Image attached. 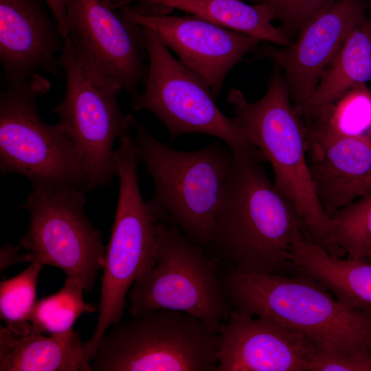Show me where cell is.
I'll return each instance as SVG.
<instances>
[{
    "mask_svg": "<svg viewBox=\"0 0 371 371\" xmlns=\"http://www.w3.org/2000/svg\"><path fill=\"white\" fill-rule=\"evenodd\" d=\"M233 161L214 216L209 248L232 269L280 274L304 231L291 201L276 187L258 149L232 150Z\"/></svg>",
    "mask_w": 371,
    "mask_h": 371,
    "instance_id": "cell-1",
    "label": "cell"
},
{
    "mask_svg": "<svg viewBox=\"0 0 371 371\" xmlns=\"http://www.w3.org/2000/svg\"><path fill=\"white\" fill-rule=\"evenodd\" d=\"M233 309L302 334L321 353H371V311L333 297L310 276L231 269L221 282Z\"/></svg>",
    "mask_w": 371,
    "mask_h": 371,
    "instance_id": "cell-2",
    "label": "cell"
},
{
    "mask_svg": "<svg viewBox=\"0 0 371 371\" xmlns=\"http://www.w3.org/2000/svg\"><path fill=\"white\" fill-rule=\"evenodd\" d=\"M227 100L233 121L271 164L273 183L294 205L306 235L326 249L333 219L316 195L308 164L306 124L291 105L284 76L276 70L256 102H249L236 88L229 91Z\"/></svg>",
    "mask_w": 371,
    "mask_h": 371,
    "instance_id": "cell-3",
    "label": "cell"
},
{
    "mask_svg": "<svg viewBox=\"0 0 371 371\" xmlns=\"http://www.w3.org/2000/svg\"><path fill=\"white\" fill-rule=\"evenodd\" d=\"M133 139L139 161L154 185L146 202L158 221L178 227L192 242L209 248L214 216L233 161L227 146L214 142L195 151L173 149L135 122Z\"/></svg>",
    "mask_w": 371,
    "mask_h": 371,
    "instance_id": "cell-4",
    "label": "cell"
},
{
    "mask_svg": "<svg viewBox=\"0 0 371 371\" xmlns=\"http://www.w3.org/2000/svg\"><path fill=\"white\" fill-rule=\"evenodd\" d=\"M220 339L192 315L155 309L113 325L91 371H217Z\"/></svg>",
    "mask_w": 371,
    "mask_h": 371,
    "instance_id": "cell-5",
    "label": "cell"
},
{
    "mask_svg": "<svg viewBox=\"0 0 371 371\" xmlns=\"http://www.w3.org/2000/svg\"><path fill=\"white\" fill-rule=\"evenodd\" d=\"M152 265L127 295L131 315L155 309L182 311L219 333L232 308L218 280V260L176 226L157 221Z\"/></svg>",
    "mask_w": 371,
    "mask_h": 371,
    "instance_id": "cell-6",
    "label": "cell"
},
{
    "mask_svg": "<svg viewBox=\"0 0 371 371\" xmlns=\"http://www.w3.org/2000/svg\"><path fill=\"white\" fill-rule=\"evenodd\" d=\"M115 149L118 199L111 237L106 247L99 315L95 330L84 343L91 361L109 328L121 321L133 283L152 265L157 246V220L142 196L139 160L132 137L126 135Z\"/></svg>",
    "mask_w": 371,
    "mask_h": 371,
    "instance_id": "cell-7",
    "label": "cell"
},
{
    "mask_svg": "<svg viewBox=\"0 0 371 371\" xmlns=\"http://www.w3.org/2000/svg\"><path fill=\"white\" fill-rule=\"evenodd\" d=\"M51 88L41 74L0 91V173L25 177L32 188L85 189L76 151L60 125L45 123L37 98Z\"/></svg>",
    "mask_w": 371,
    "mask_h": 371,
    "instance_id": "cell-8",
    "label": "cell"
},
{
    "mask_svg": "<svg viewBox=\"0 0 371 371\" xmlns=\"http://www.w3.org/2000/svg\"><path fill=\"white\" fill-rule=\"evenodd\" d=\"M66 77L63 100L52 109L71 142L87 180V191L109 185L117 175L116 139L130 134L136 121L124 115L117 101L122 88L92 72L69 37L59 55Z\"/></svg>",
    "mask_w": 371,
    "mask_h": 371,
    "instance_id": "cell-9",
    "label": "cell"
},
{
    "mask_svg": "<svg viewBox=\"0 0 371 371\" xmlns=\"http://www.w3.org/2000/svg\"><path fill=\"white\" fill-rule=\"evenodd\" d=\"M86 192L70 186L32 188L20 205L30 222L19 244L33 260L60 269L89 293L103 269L106 247L102 232L87 216Z\"/></svg>",
    "mask_w": 371,
    "mask_h": 371,
    "instance_id": "cell-10",
    "label": "cell"
},
{
    "mask_svg": "<svg viewBox=\"0 0 371 371\" xmlns=\"http://www.w3.org/2000/svg\"><path fill=\"white\" fill-rule=\"evenodd\" d=\"M142 27L146 36L148 70L144 91L131 99L132 109L153 113L171 139L199 133L218 138L233 151L257 149L218 109L205 81L176 59L153 30Z\"/></svg>",
    "mask_w": 371,
    "mask_h": 371,
    "instance_id": "cell-11",
    "label": "cell"
},
{
    "mask_svg": "<svg viewBox=\"0 0 371 371\" xmlns=\"http://www.w3.org/2000/svg\"><path fill=\"white\" fill-rule=\"evenodd\" d=\"M69 37L87 67L120 85L131 98L145 84L148 66L144 28L110 8L105 0H65Z\"/></svg>",
    "mask_w": 371,
    "mask_h": 371,
    "instance_id": "cell-12",
    "label": "cell"
},
{
    "mask_svg": "<svg viewBox=\"0 0 371 371\" xmlns=\"http://www.w3.org/2000/svg\"><path fill=\"white\" fill-rule=\"evenodd\" d=\"M119 9L127 21L153 30L183 64L205 81L214 99L231 69L261 41L195 15L143 14L130 3Z\"/></svg>",
    "mask_w": 371,
    "mask_h": 371,
    "instance_id": "cell-13",
    "label": "cell"
},
{
    "mask_svg": "<svg viewBox=\"0 0 371 371\" xmlns=\"http://www.w3.org/2000/svg\"><path fill=\"white\" fill-rule=\"evenodd\" d=\"M366 10L363 0H336L291 45H266L260 52V58H269L280 67L291 100L302 116L322 73L352 29L366 15Z\"/></svg>",
    "mask_w": 371,
    "mask_h": 371,
    "instance_id": "cell-14",
    "label": "cell"
},
{
    "mask_svg": "<svg viewBox=\"0 0 371 371\" xmlns=\"http://www.w3.org/2000/svg\"><path fill=\"white\" fill-rule=\"evenodd\" d=\"M64 38L45 0H0V61L6 86L40 72L62 76Z\"/></svg>",
    "mask_w": 371,
    "mask_h": 371,
    "instance_id": "cell-15",
    "label": "cell"
},
{
    "mask_svg": "<svg viewBox=\"0 0 371 371\" xmlns=\"http://www.w3.org/2000/svg\"><path fill=\"white\" fill-rule=\"evenodd\" d=\"M219 334L217 371H307L314 352L302 334L233 308Z\"/></svg>",
    "mask_w": 371,
    "mask_h": 371,
    "instance_id": "cell-16",
    "label": "cell"
},
{
    "mask_svg": "<svg viewBox=\"0 0 371 371\" xmlns=\"http://www.w3.org/2000/svg\"><path fill=\"white\" fill-rule=\"evenodd\" d=\"M306 126L311 179L330 218L371 190V134L337 135L311 124Z\"/></svg>",
    "mask_w": 371,
    "mask_h": 371,
    "instance_id": "cell-17",
    "label": "cell"
},
{
    "mask_svg": "<svg viewBox=\"0 0 371 371\" xmlns=\"http://www.w3.org/2000/svg\"><path fill=\"white\" fill-rule=\"evenodd\" d=\"M291 265L319 282L340 302L371 311V261L343 259L301 233L290 249Z\"/></svg>",
    "mask_w": 371,
    "mask_h": 371,
    "instance_id": "cell-18",
    "label": "cell"
},
{
    "mask_svg": "<svg viewBox=\"0 0 371 371\" xmlns=\"http://www.w3.org/2000/svg\"><path fill=\"white\" fill-rule=\"evenodd\" d=\"M0 371H91V362L77 330L18 336L1 324Z\"/></svg>",
    "mask_w": 371,
    "mask_h": 371,
    "instance_id": "cell-19",
    "label": "cell"
},
{
    "mask_svg": "<svg viewBox=\"0 0 371 371\" xmlns=\"http://www.w3.org/2000/svg\"><path fill=\"white\" fill-rule=\"evenodd\" d=\"M371 81V18L365 15L322 73L303 115L304 121L351 89Z\"/></svg>",
    "mask_w": 371,
    "mask_h": 371,
    "instance_id": "cell-20",
    "label": "cell"
},
{
    "mask_svg": "<svg viewBox=\"0 0 371 371\" xmlns=\"http://www.w3.org/2000/svg\"><path fill=\"white\" fill-rule=\"evenodd\" d=\"M113 10L133 1L163 5L192 15L251 36L280 45L289 46L291 40L273 25V17L262 3L249 5L243 0H105Z\"/></svg>",
    "mask_w": 371,
    "mask_h": 371,
    "instance_id": "cell-21",
    "label": "cell"
},
{
    "mask_svg": "<svg viewBox=\"0 0 371 371\" xmlns=\"http://www.w3.org/2000/svg\"><path fill=\"white\" fill-rule=\"evenodd\" d=\"M330 218L326 250L333 254L341 250L348 258L371 261V190Z\"/></svg>",
    "mask_w": 371,
    "mask_h": 371,
    "instance_id": "cell-22",
    "label": "cell"
},
{
    "mask_svg": "<svg viewBox=\"0 0 371 371\" xmlns=\"http://www.w3.org/2000/svg\"><path fill=\"white\" fill-rule=\"evenodd\" d=\"M85 291L78 281L67 277L58 291L36 301L29 319L32 333H65L74 329L82 314L97 311V308L84 300Z\"/></svg>",
    "mask_w": 371,
    "mask_h": 371,
    "instance_id": "cell-23",
    "label": "cell"
},
{
    "mask_svg": "<svg viewBox=\"0 0 371 371\" xmlns=\"http://www.w3.org/2000/svg\"><path fill=\"white\" fill-rule=\"evenodd\" d=\"M305 123L337 135L371 134V89L366 85L351 89Z\"/></svg>",
    "mask_w": 371,
    "mask_h": 371,
    "instance_id": "cell-24",
    "label": "cell"
},
{
    "mask_svg": "<svg viewBox=\"0 0 371 371\" xmlns=\"http://www.w3.org/2000/svg\"><path fill=\"white\" fill-rule=\"evenodd\" d=\"M44 265L34 260L20 273L0 283L1 319L18 336L32 333L30 317L36 302V288Z\"/></svg>",
    "mask_w": 371,
    "mask_h": 371,
    "instance_id": "cell-25",
    "label": "cell"
},
{
    "mask_svg": "<svg viewBox=\"0 0 371 371\" xmlns=\"http://www.w3.org/2000/svg\"><path fill=\"white\" fill-rule=\"evenodd\" d=\"M262 3L280 30L289 38L300 32L314 19L329 8L336 0H252Z\"/></svg>",
    "mask_w": 371,
    "mask_h": 371,
    "instance_id": "cell-26",
    "label": "cell"
},
{
    "mask_svg": "<svg viewBox=\"0 0 371 371\" xmlns=\"http://www.w3.org/2000/svg\"><path fill=\"white\" fill-rule=\"evenodd\" d=\"M371 371V353L313 352L307 371Z\"/></svg>",
    "mask_w": 371,
    "mask_h": 371,
    "instance_id": "cell-27",
    "label": "cell"
},
{
    "mask_svg": "<svg viewBox=\"0 0 371 371\" xmlns=\"http://www.w3.org/2000/svg\"><path fill=\"white\" fill-rule=\"evenodd\" d=\"M21 246L18 244L14 245L11 243H7L0 249V272L5 271L11 265L31 262L33 261V257L30 253L22 254Z\"/></svg>",
    "mask_w": 371,
    "mask_h": 371,
    "instance_id": "cell-28",
    "label": "cell"
},
{
    "mask_svg": "<svg viewBox=\"0 0 371 371\" xmlns=\"http://www.w3.org/2000/svg\"><path fill=\"white\" fill-rule=\"evenodd\" d=\"M55 19L63 38L69 36V25L66 14L65 0H45Z\"/></svg>",
    "mask_w": 371,
    "mask_h": 371,
    "instance_id": "cell-29",
    "label": "cell"
},
{
    "mask_svg": "<svg viewBox=\"0 0 371 371\" xmlns=\"http://www.w3.org/2000/svg\"><path fill=\"white\" fill-rule=\"evenodd\" d=\"M364 4L366 9H368L371 12V1L370 2H366L364 1Z\"/></svg>",
    "mask_w": 371,
    "mask_h": 371,
    "instance_id": "cell-30",
    "label": "cell"
}]
</instances>
